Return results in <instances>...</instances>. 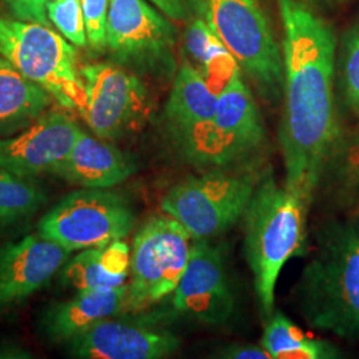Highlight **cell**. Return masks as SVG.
Wrapping results in <instances>:
<instances>
[{
  "label": "cell",
  "mask_w": 359,
  "mask_h": 359,
  "mask_svg": "<svg viewBox=\"0 0 359 359\" xmlns=\"http://www.w3.org/2000/svg\"><path fill=\"white\" fill-rule=\"evenodd\" d=\"M217 357L226 359H271L264 347L246 344H233L219 350Z\"/></svg>",
  "instance_id": "cell-29"
},
{
  "label": "cell",
  "mask_w": 359,
  "mask_h": 359,
  "mask_svg": "<svg viewBox=\"0 0 359 359\" xmlns=\"http://www.w3.org/2000/svg\"><path fill=\"white\" fill-rule=\"evenodd\" d=\"M283 25V107L280 142L285 187L311 204L337 140L335 35L304 1L278 0Z\"/></svg>",
  "instance_id": "cell-1"
},
{
  "label": "cell",
  "mask_w": 359,
  "mask_h": 359,
  "mask_svg": "<svg viewBox=\"0 0 359 359\" xmlns=\"http://www.w3.org/2000/svg\"><path fill=\"white\" fill-rule=\"evenodd\" d=\"M206 19L259 95L274 102L283 92V51L253 0H208Z\"/></svg>",
  "instance_id": "cell-6"
},
{
  "label": "cell",
  "mask_w": 359,
  "mask_h": 359,
  "mask_svg": "<svg viewBox=\"0 0 359 359\" xmlns=\"http://www.w3.org/2000/svg\"><path fill=\"white\" fill-rule=\"evenodd\" d=\"M47 15L52 25L69 43L84 47L88 43L80 0H50Z\"/></svg>",
  "instance_id": "cell-24"
},
{
  "label": "cell",
  "mask_w": 359,
  "mask_h": 359,
  "mask_svg": "<svg viewBox=\"0 0 359 359\" xmlns=\"http://www.w3.org/2000/svg\"><path fill=\"white\" fill-rule=\"evenodd\" d=\"M127 283L118 287L77 290L71 299L44 311L41 332L52 342H69L103 320L126 311Z\"/></svg>",
  "instance_id": "cell-17"
},
{
  "label": "cell",
  "mask_w": 359,
  "mask_h": 359,
  "mask_svg": "<svg viewBox=\"0 0 359 359\" xmlns=\"http://www.w3.org/2000/svg\"><path fill=\"white\" fill-rule=\"evenodd\" d=\"M344 87L348 105L359 109V34L347 41L344 62Z\"/></svg>",
  "instance_id": "cell-26"
},
{
  "label": "cell",
  "mask_w": 359,
  "mask_h": 359,
  "mask_svg": "<svg viewBox=\"0 0 359 359\" xmlns=\"http://www.w3.org/2000/svg\"><path fill=\"white\" fill-rule=\"evenodd\" d=\"M135 170L128 156L107 140L81 130L74 148L52 175L80 188L108 189L124 182Z\"/></svg>",
  "instance_id": "cell-18"
},
{
  "label": "cell",
  "mask_w": 359,
  "mask_h": 359,
  "mask_svg": "<svg viewBox=\"0 0 359 359\" xmlns=\"http://www.w3.org/2000/svg\"><path fill=\"white\" fill-rule=\"evenodd\" d=\"M88 44L95 50L107 47V19L109 0H80Z\"/></svg>",
  "instance_id": "cell-25"
},
{
  "label": "cell",
  "mask_w": 359,
  "mask_h": 359,
  "mask_svg": "<svg viewBox=\"0 0 359 359\" xmlns=\"http://www.w3.org/2000/svg\"><path fill=\"white\" fill-rule=\"evenodd\" d=\"M86 90L81 116L102 140H117L142 128L151 114V97L142 80L109 63L80 68Z\"/></svg>",
  "instance_id": "cell-10"
},
{
  "label": "cell",
  "mask_w": 359,
  "mask_h": 359,
  "mask_svg": "<svg viewBox=\"0 0 359 359\" xmlns=\"http://www.w3.org/2000/svg\"><path fill=\"white\" fill-rule=\"evenodd\" d=\"M173 306L206 326H221L231 320L236 297L221 246L194 240L187 269L173 292Z\"/></svg>",
  "instance_id": "cell-12"
},
{
  "label": "cell",
  "mask_w": 359,
  "mask_h": 359,
  "mask_svg": "<svg viewBox=\"0 0 359 359\" xmlns=\"http://www.w3.org/2000/svg\"><path fill=\"white\" fill-rule=\"evenodd\" d=\"M309 208L305 200L265 175L245 210V255L268 317L273 314L276 283L285 264L305 253Z\"/></svg>",
  "instance_id": "cell-3"
},
{
  "label": "cell",
  "mask_w": 359,
  "mask_h": 359,
  "mask_svg": "<svg viewBox=\"0 0 359 359\" xmlns=\"http://www.w3.org/2000/svg\"><path fill=\"white\" fill-rule=\"evenodd\" d=\"M255 175L212 168L173 185L161 200V210L180 222L194 240H209L244 217L256 189Z\"/></svg>",
  "instance_id": "cell-5"
},
{
  "label": "cell",
  "mask_w": 359,
  "mask_h": 359,
  "mask_svg": "<svg viewBox=\"0 0 359 359\" xmlns=\"http://www.w3.org/2000/svg\"><path fill=\"white\" fill-rule=\"evenodd\" d=\"M11 11L15 19L35 22L48 26L47 4L50 0H1Z\"/></svg>",
  "instance_id": "cell-28"
},
{
  "label": "cell",
  "mask_w": 359,
  "mask_h": 359,
  "mask_svg": "<svg viewBox=\"0 0 359 359\" xmlns=\"http://www.w3.org/2000/svg\"><path fill=\"white\" fill-rule=\"evenodd\" d=\"M357 112H358V115H359V109H358V111H357Z\"/></svg>",
  "instance_id": "cell-31"
},
{
  "label": "cell",
  "mask_w": 359,
  "mask_h": 359,
  "mask_svg": "<svg viewBox=\"0 0 359 359\" xmlns=\"http://www.w3.org/2000/svg\"><path fill=\"white\" fill-rule=\"evenodd\" d=\"M177 29L145 0H109L107 47L123 65L169 76L176 69Z\"/></svg>",
  "instance_id": "cell-9"
},
{
  "label": "cell",
  "mask_w": 359,
  "mask_h": 359,
  "mask_svg": "<svg viewBox=\"0 0 359 359\" xmlns=\"http://www.w3.org/2000/svg\"><path fill=\"white\" fill-rule=\"evenodd\" d=\"M218 95L191 63L185 62L180 67L164 117L180 152L192 164L213 126Z\"/></svg>",
  "instance_id": "cell-15"
},
{
  "label": "cell",
  "mask_w": 359,
  "mask_h": 359,
  "mask_svg": "<svg viewBox=\"0 0 359 359\" xmlns=\"http://www.w3.org/2000/svg\"><path fill=\"white\" fill-rule=\"evenodd\" d=\"M264 139L255 97L238 71L218 95L213 126L193 165L229 168L257 151Z\"/></svg>",
  "instance_id": "cell-11"
},
{
  "label": "cell",
  "mask_w": 359,
  "mask_h": 359,
  "mask_svg": "<svg viewBox=\"0 0 359 359\" xmlns=\"http://www.w3.org/2000/svg\"><path fill=\"white\" fill-rule=\"evenodd\" d=\"M69 255L40 233L0 245V308L18 305L35 294L63 269Z\"/></svg>",
  "instance_id": "cell-16"
},
{
  "label": "cell",
  "mask_w": 359,
  "mask_h": 359,
  "mask_svg": "<svg viewBox=\"0 0 359 359\" xmlns=\"http://www.w3.org/2000/svg\"><path fill=\"white\" fill-rule=\"evenodd\" d=\"M46 203L47 196L36 184L0 168V225L29 217Z\"/></svg>",
  "instance_id": "cell-23"
},
{
  "label": "cell",
  "mask_w": 359,
  "mask_h": 359,
  "mask_svg": "<svg viewBox=\"0 0 359 359\" xmlns=\"http://www.w3.org/2000/svg\"><path fill=\"white\" fill-rule=\"evenodd\" d=\"M310 326L359 341V222L326 226L295 287Z\"/></svg>",
  "instance_id": "cell-2"
},
{
  "label": "cell",
  "mask_w": 359,
  "mask_h": 359,
  "mask_svg": "<svg viewBox=\"0 0 359 359\" xmlns=\"http://www.w3.org/2000/svg\"><path fill=\"white\" fill-rule=\"evenodd\" d=\"M51 103L47 90L0 56V132L31 126Z\"/></svg>",
  "instance_id": "cell-20"
},
{
  "label": "cell",
  "mask_w": 359,
  "mask_h": 359,
  "mask_svg": "<svg viewBox=\"0 0 359 359\" xmlns=\"http://www.w3.org/2000/svg\"><path fill=\"white\" fill-rule=\"evenodd\" d=\"M176 334L152 321L107 318L68 342L81 359H160L179 350Z\"/></svg>",
  "instance_id": "cell-13"
},
{
  "label": "cell",
  "mask_w": 359,
  "mask_h": 359,
  "mask_svg": "<svg viewBox=\"0 0 359 359\" xmlns=\"http://www.w3.org/2000/svg\"><path fill=\"white\" fill-rule=\"evenodd\" d=\"M299 1H305V0H299ZM311 3H335V1H345V0H306Z\"/></svg>",
  "instance_id": "cell-30"
},
{
  "label": "cell",
  "mask_w": 359,
  "mask_h": 359,
  "mask_svg": "<svg viewBox=\"0 0 359 359\" xmlns=\"http://www.w3.org/2000/svg\"><path fill=\"white\" fill-rule=\"evenodd\" d=\"M81 129L62 112H47L19 135L0 139V168L31 179L53 169L74 148Z\"/></svg>",
  "instance_id": "cell-14"
},
{
  "label": "cell",
  "mask_w": 359,
  "mask_h": 359,
  "mask_svg": "<svg viewBox=\"0 0 359 359\" xmlns=\"http://www.w3.org/2000/svg\"><path fill=\"white\" fill-rule=\"evenodd\" d=\"M135 222V212L123 196L108 189L80 188L41 217L38 233L72 253L120 241Z\"/></svg>",
  "instance_id": "cell-8"
},
{
  "label": "cell",
  "mask_w": 359,
  "mask_h": 359,
  "mask_svg": "<svg viewBox=\"0 0 359 359\" xmlns=\"http://www.w3.org/2000/svg\"><path fill=\"white\" fill-rule=\"evenodd\" d=\"M0 56L47 90L63 108L86 107V90L77 52L50 27L0 15Z\"/></svg>",
  "instance_id": "cell-4"
},
{
  "label": "cell",
  "mask_w": 359,
  "mask_h": 359,
  "mask_svg": "<svg viewBox=\"0 0 359 359\" xmlns=\"http://www.w3.org/2000/svg\"><path fill=\"white\" fill-rule=\"evenodd\" d=\"M130 248L116 241L103 248L81 250L63 266V283L76 290L118 287L127 283Z\"/></svg>",
  "instance_id": "cell-19"
},
{
  "label": "cell",
  "mask_w": 359,
  "mask_h": 359,
  "mask_svg": "<svg viewBox=\"0 0 359 359\" xmlns=\"http://www.w3.org/2000/svg\"><path fill=\"white\" fill-rule=\"evenodd\" d=\"M167 18L177 22H192L206 16L208 1L204 0H148Z\"/></svg>",
  "instance_id": "cell-27"
},
{
  "label": "cell",
  "mask_w": 359,
  "mask_h": 359,
  "mask_svg": "<svg viewBox=\"0 0 359 359\" xmlns=\"http://www.w3.org/2000/svg\"><path fill=\"white\" fill-rule=\"evenodd\" d=\"M184 46L192 59L193 67L218 93L225 88L236 72L241 71L206 16L189 22L184 35Z\"/></svg>",
  "instance_id": "cell-21"
},
{
  "label": "cell",
  "mask_w": 359,
  "mask_h": 359,
  "mask_svg": "<svg viewBox=\"0 0 359 359\" xmlns=\"http://www.w3.org/2000/svg\"><path fill=\"white\" fill-rule=\"evenodd\" d=\"M193 238L175 218L158 215L142 224L130 246L126 311H140L172 294L187 269Z\"/></svg>",
  "instance_id": "cell-7"
},
{
  "label": "cell",
  "mask_w": 359,
  "mask_h": 359,
  "mask_svg": "<svg viewBox=\"0 0 359 359\" xmlns=\"http://www.w3.org/2000/svg\"><path fill=\"white\" fill-rule=\"evenodd\" d=\"M261 346L271 359H332L341 357L337 347L326 341L306 337L281 313L270 316Z\"/></svg>",
  "instance_id": "cell-22"
}]
</instances>
